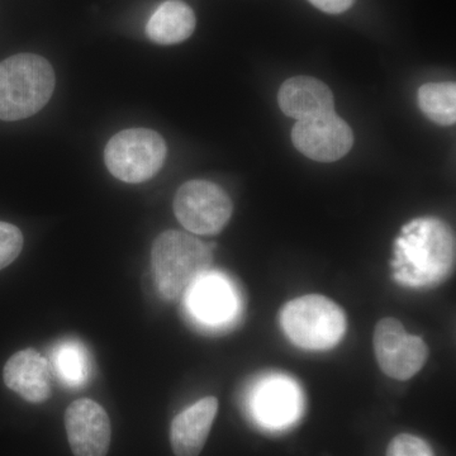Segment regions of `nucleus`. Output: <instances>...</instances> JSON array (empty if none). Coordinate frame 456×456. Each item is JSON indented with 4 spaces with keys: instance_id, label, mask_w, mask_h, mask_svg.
Listing matches in <instances>:
<instances>
[{
    "instance_id": "nucleus-1",
    "label": "nucleus",
    "mask_w": 456,
    "mask_h": 456,
    "mask_svg": "<svg viewBox=\"0 0 456 456\" xmlns=\"http://www.w3.org/2000/svg\"><path fill=\"white\" fill-rule=\"evenodd\" d=\"M455 236L448 224L421 217L402 227L395 242L392 277L402 287L431 289L452 277Z\"/></svg>"
},
{
    "instance_id": "nucleus-2",
    "label": "nucleus",
    "mask_w": 456,
    "mask_h": 456,
    "mask_svg": "<svg viewBox=\"0 0 456 456\" xmlns=\"http://www.w3.org/2000/svg\"><path fill=\"white\" fill-rule=\"evenodd\" d=\"M211 248L191 233L169 230L160 233L151 250L152 274L159 293L174 301L188 292L211 268Z\"/></svg>"
},
{
    "instance_id": "nucleus-3",
    "label": "nucleus",
    "mask_w": 456,
    "mask_h": 456,
    "mask_svg": "<svg viewBox=\"0 0 456 456\" xmlns=\"http://www.w3.org/2000/svg\"><path fill=\"white\" fill-rule=\"evenodd\" d=\"M55 89V73L45 57L20 53L0 62V119L20 121L40 112Z\"/></svg>"
},
{
    "instance_id": "nucleus-4",
    "label": "nucleus",
    "mask_w": 456,
    "mask_h": 456,
    "mask_svg": "<svg viewBox=\"0 0 456 456\" xmlns=\"http://www.w3.org/2000/svg\"><path fill=\"white\" fill-rule=\"evenodd\" d=\"M288 340L305 350L332 349L346 334V314L325 296L307 294L288 302L281 312Z\"/></svg>"
},
{
    "instance_id": "nucleus-5",
    "label": "nucleus",
    "mask_w": 456,
    "mask_h": 456,
    "mask_svg": "<svg viewBox=\"0 0 456 456\" xmlns=\"http://www.w3.org/2000/svg\"><path fill=\"white\" fill-rule=\"evenodd\" d=\"M167 154V143L158 132L131 128L114 134L104 150V160L117 179L139 184L154 178Z\"/></svg>"
},
{
    "instance_id": "nucleus-6",
    "label": "nucleus",
    "mask_w": 456,
    "mask_h": 456,
    "mask_svg": "<svg viewBox=\"0 0 456 456\" xmlns=\"http://www.w3.org/2000/svg\"><path fill=\"white\" fill-rule=\"evenodd\" d=\"M174 212L189 232L211 236L227 226L233 204L226 191L215 183L191 180L176 191Z\"/></svg>"
},
{
    "instance_id": "nucleus-7",
    "label": "nucleus",
    "mask_w": 456,
    "mask_h": 456,
    "mask_svg": "<svg viewBox=\"0 0 456 456\" xmlns=\"http://www.w3.org/2000/svg\"><path fill=\"white\" fill-rule=\"evenodd\" d=\"M373 346L379 368L395 380L415 377L430 355L426 342L407 334L403 325L392 317L383 318L375 326Z\"/></svg>"
},
{
    "instance_id": "nucleus-8",
    "label": "nucleus",
    "mask_w": 456,
    "mask_h": 456,
    "mask_svg": "<svg viewBox=\"0 0 456 456\" xmlns=\"http://www.w3.org/2000/svg\"><path fill=\"white\" fill-rule=\"evenodd\" d=\"M292 141L296 149L312 160L332 163L350 151L354 136L349 125L331 112L297 122Z\"/></svg>"
},
{
    "instance_id": "nucleus-9",
    "label": "nucleus",
    "mask_w": 456,
    "mask_h": 456,
    "mask_svg": "<svg viewBox=\"0 0 456 456\" xmlns=\"http://www.w3.org/2000/svg\"><path fill=\"white\" fill-rule=\"evenodd\" d=\"M65 428L75 456H106L112 439V426L101 404L77 399L65 412Z\"/></svg>"
},
{
    "instance_id": "nucleus-10",
    "label": "nucleus",
    "mask_w": 456,
    "mask_h": 456,
    "mask_svg": "<svg viewBox=\"0 0 456 456\" xmlns=\"http://www.w3.org/2000/svg\"><path fill=\"white\" fill-rule=\"evenodd\" d=\"M299 387L283 375H270L256 384L251 397V410L261 425L283 428L293 424L301 413Z\"/></svg>"
},
{
    "instance_id": "nucleus-11",
    "label": "nucleus",
    "mask_w": 456,
    "mask_h": 456,
    "mask_svg": "<svg viewBox=\"0 0 456 456\" xmlns=\"http://www.w3.org/2000/svg\"><path fill=\"white\" fill-rule=\"evenodd\" d=\"M188 311L200 323L226 325L235 318L239 305L232 285L224 275L207 272L185 293Z\"/></svg>"
},
{
    "instance_id": "nucleus-12",
    "label": "nucleus",
    "mask_w": 456,
    "mask_h": 456,
    "mask_svg": "<svg viewBox=\"0 0 456 456\" xmlns=\"http://www.w3.org/2000/svg\"><path fill=\"white\" fill-rule=\"evenodd\" d=\"M3 379L11 391L31 403H42L53 395V368L49 360L32 347L18 351L8 359Z\"/></svg>"
},
{
    "instance_id": "nucleus-13",
    "label": "nucleus",
    "mask_w": 456,
    "mask_h": 456,
    "mask_svg": "<svg viewBox=\"0 0 456 456\" xmlns=\"http://www.w3.org/2000/svg\"><path fill=\"white\" fill-rule=\"evenodd\" d=\"M218 412L216 397H206L180 412L171 422L170 443L176 456H200Z\"/></svg>"
},
{
    "instance_id": "nucleus-14",
    "label": "nucleus",
    "mask_w": 456,
    "mask_h": 456,
    "mask_svg": "<svg viewBox=\"0 0 456 456\" xmlns=\"http://www.w3.org/2000/svg\"><path fill=\"white\" fill-rule=\"evenodd\" d=\"M278 101L283 113L297 121L335 112L331 89L311 77L288 79L279 90Z\"/></svg>"
},
{
    "instance_id": "nucleus-15",
    "label": "nucleus",
    "mask_w": 456,
    "mask_h": 456,
    "mask_svg": "<svg viewBox=\"0 0 456 456\" xmlns=\"http://www.w3.org/2000/svg\"><path fill=\"white\" fill-rule=\"evenodd\" d=\"M196 25L193 9L182 0H167L150 18L146 33L155 44L175 45L188 40Z\"/></svg>"
},
{
    "instance_id": "nucleus-16",
    "label": "nucleus",
    "mask_w": 456,
    "mask_h": 456,
    "mask_svg": "<svg viewBox=\"0 0 456 456\" xmlns=\"http://www.w3.org/2000/svg\"><path fill=\"white\" fill-rule=\"evenodd\" d=\"M419 104L430 121L440 126L456 122L455 83H428L419 90Z\"/></svg>"
},
{
    "instance_id": "nucleus-17",
    "label": "nucleus",
    "mask_w": 456,
    "mask_h": 456,
    "mask_svg": "<svg viewBox=\"0 0 456 456\" xmlns=\"http://www.w3.org/2000/svg\"><path fill=\"white\" fill-rule=\"evenodd\" d=\"M56 368L62 379L70 384H82L88 377L86 353L79 345H62L56 354Z\"/></svg>"
},
{
    "instance_id": "nucleus-18",
    "label": "nucleus",
    "mask_w": 456,
    "mask_h": 456,
    "mask_svg": "<svg viewBox=\"0 0 456 456\" xmlns=\"http://www.w3.org/2000/svg\"><path fill=\"white\" fill-rule=\"evenodd\" d=\"M22 248L23 235L20 228L8 222H0V270L11 265Z\"/></svg>"
},
{
    "instance_id": "nucleus-19",
    "label": "nucleus",
    "mask_w": 456,
    "mask_h": 456,
    "mask_svg": "<svg viewBox=\"0 0 456 456\" xmlns=\"http://www.w3.org/2000/svg\"><path fill=\"white\" fill-rule=\"evenodd\" d=\"M387 456H434V452L421 437L401 434L389 443Z\"/></svg>"
},
{
    "instance_id": "nucleus-20",
    "label": "nucleus",
    "mask_w": 456,
    "mask_h": 456,
    "mask_svg": "<svg viewBox=\"0 0 456 456\" xmlns=\"http://www.w3.org/2000/svg\"><path fill=\"white\" fill-rule=\"evenodd\" d=\"M320 11L330 14H340L350 9L355 0H308Z\"/></svg>"
}]
</instances>
